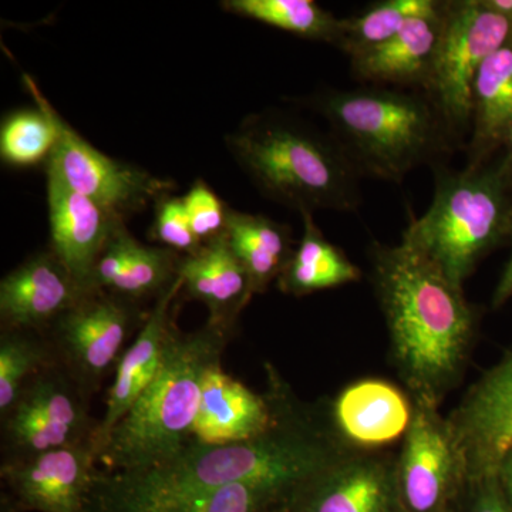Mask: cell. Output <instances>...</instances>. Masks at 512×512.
Masks as SVG:
<instances>
[{
	"instance_id": "cell-1",
	"label": "cell",
	"mask_w": 512,
	"mask_h": 512,
	"mask_svg": "<svg viewBox=\"0 0 512 512\" xmlns=\"http://www.w3.org/2000/svg\"><path fill=\"white\" fill-rule=\"evenodd\" d=\"M266 376L275 419L261 436L225 446L190 443L180 456L154 470H101L100 483L131 497L195 493L234 484L295 493L352 448L338 439L323 407L303 406L274 366L266 365Z\"/></svg>"
},
{
	"instance_id": "cell-2",
	"label": "cell",
	"mask_w": 512,
	"mask_h": 512,
	"mask_svg": "<svg viewBox=\"0 0 512 512\" xmlns=\"http://www.w3.org/2000/svg\"><path fill=\"white\" fill-rule=\"evenodd\" d=\"M369 262L393 365L412 400L440 406L463 379L480 313L464 289L403 241L373 242Z\"/></svg>"
},
{
	"instance_id": "cell-3",
	"label": "cell",
	"mask_w": 512,
	"mask_h": 512,
	"mask_svg": "<svg viewBox=\"0 0 512 512\" xmlns=\"http://www.w3.org/2000/svg\"><path fill=\"white\" fill-rule=\"evenodd\" d=\"M235 329L205 323L194 332L171 329L163 363L150 386L111 431L99 456L107 473H144L173 461L192 443L208 370L222 362Z\"/></svg>"
},
{
	"instance_id": "cell-4",
	"label": "cell",
	"mask_w": 512,
	"mask_h": 512,
	"mask_svg": "<svg viewBox=\"0 0 512 512\" xmlns=\"http://www.w3.org/2000/svg\"><path fill=\"white\" fill-rule=\"evenodd\" d=\"M225 146L256 190L299 214L352 212L362 202V177L333 137L286 114H251Z\"/></svg>"
},
{
	"instance_id": "cell-5",
	"label": "cell",
	"mask_w": 512,
	"mask_h": 512,
	"mask_svg": "<svg viewBox=\"0 0 512 512\" xmlns=\"http://www.w3.org/2000/svg\"><path fill=\"white\" fill-rule=\"evenodd\" d=\"M309 100L360 177L400 183L453 150L454 138L424 93L372 86L325 90Z\"/></svg>"
},
{
	"instance_id": "cell-6",
	"label": "cell",
	"mask_w": 512,
	"mask_h": 512,
	"mask_svg": "<svg viewBox=\"0 0 512 512\" xmlns=\"http://www.w3.org/2000/svg\"><path fill=\"white\" fill-rule=\"evenodd\" d=\"M511 232L512 188L497 161L463 171L437 165L433 202L410 222L403 242L464 289L477 265Z\"/></svg>"
},
{
	"instance_id": "cell-7",
	"label": "cell",
	"mask_w": 512,
	"mask_h": 512,
	"mask_svg": "<svg viewBox=\"0 0 512 512\" xmlns=\"http://www.w3.org/2000/svg\"><path fill=\"white\" fill-rule=\"evenodd\" d=\"M511 39V20L485 0L444 2L443 35L423 93L454 140L471 130V92L481 64Z\"/></svg>"
},
{
	"instance_id": "cell-8",
	"label": "cell",
	"mask_w": 512,
	"mask_h": 512,
	"mask_svg": "<svg viewBox=\"0 0 512 512\" xmlns=\"http://www.w3.org/2000/svg\"><path fill=\"white\" fill-rule=\"evenodd\" d=\"M148 313L143 305L106 291L87 292L43 335L57 363L87 399L114 373L128 340L136 338Z\"/></svg>"
},
{
	"instance_id": "cell-9",
	"label": "cell",
	"mask_w": 512,
	"mask_h": 512,
	"mask_svg": "<svg viewBox=\"0 0 512 512\" xmlns=\"http://www.w3.org/2000/svg\"><path fill=\"white\" fill-rule=\"evenodd\" d=\"M23 84L55 123L57 143L46 168L56 171L73 190L124 221L175 190L174 181L101 153L57 113L29 74H23Z\"/></svg>"
},
{
	"instance_id": "cell-10",
	"label": "cell",
	"mask_w": 512,
	"mask_h": 512,
	"mask_svg": "<svg viewBox=\"0 0 512 512\" xmlns=\"http://www.w3.org/2000/svg\"><path fill=\"white\" fill-rule=\"evenodd\" d=\"M2 420V463L94 441L100 420L90 399L59 363L28 384Z\"/></svg>"
},
{
	"instance_id": "cell-11",
	"label": "cell",
	"mask_w": 512,
	"mask_h": 512,
	"mask_svg": "<svg viewBox=\"0 0 512 512\" xmlns=\"http://www.w3.org/2000/svg\"><path fill=\"white\" fill-rule=\"evenodd\" d=\"M439 407L413 400L412 423L397 456V476L409 512H444L466 487V471Z\"/></svg>"
},
{
	"instance_id": "cell-12",
	"label": "cell",
	"mask_w": 512,
	"mask_h": 512,
	"mask_svg": "<svg viewBox=\"0 0 512 512\" xmlns=\"http://www.w3.org/2000/svg\"><path fill=\"white\" fill-rule=\"evenodd\" d=\"M447 421L467 483L495 476L512 448V350L467 390Z\"/></svg>"
},
{
	"instance_id": "cell-13",
	"label": "cell",
	"mask_w": 512,
	"mask_h": 512,
	"mask_svg": "<svg viewBox=\"0 0 512 512\" xmlns=\"http://www.w3.org/2000/svg\"><path fill=\"white\" fill-rule=\"evenodd\" d=\"M286 512H409L397 476V456L349 450L299 485Z\"/></svg>"
},
{
	"instance_id": "cell-14",
	"label": "cell",
	"mask_w": 512,
	"mask_h": 512,
	"mask_svg": "<svg viewBox=\"0 0 512 512\" xmlns=\"http://www.w3.org/2000/svg\"><path fill=\"white\" fill-rule=\"evenodd\" d=\"M94 441L0 466L6 494L22 512H87L97 478Z\"/></svg>"
},
{
	"instance_id": "cell-15",
	"label": "cell",
	"mask_w": 512,
	"mask_h": 512,
	"mask_svg": "<svg viewBox=\"0 0 512 512\" xmlns=\"http://www.w3.org/2000/svg\"><path fill=\"white\" fill-rule=\"evenodd\" d=\"M50 251L69 269L84 291L92 289L97 259L126 221L73 190L56 171L46 168Z\"/></svg>"
},
{
	"instance_id": "cell-16",
	"label": "cell",
	"mask_w": 512,
	"mask_h": 512,
	"mask_svg": "<svg viewBox=\"0 0 512 512\" xmlns=\"http://www.w3.org/2000/svg\"><path fill=\"white\" fill-rule=\"evenodd\" d=\"M86 293L50 249L36 252L0 282L2 329L45 333Z\"/></svg>"
},
{
	"instance_id": "cell-17",
	"label": "cell",
	"mask_w": 512,
	"mask_h": 512,
	"mask_svg": "<svg viewBox=\"0 0 512 512\" xmlns=\"http://www.w3.org/2000/svg\"><path fill=\"white\" fill-rule=\"evenodd\" d=\"M326 414L346 447L380 451L406 436L413 419V400L387 380L363 379L346 386Z\"/></svg>"
},
{
	"instance_id": "cell-18",
	"label": "cell",
	"mask_w": 512,
	"mask_h": 512,
	"mask_svg": "<svg viewBox=\"0 0 512 512\" xmlns=\"http://www.w3.org/2000/svg\"><path fill=\"white\" fill-rule=\"evenodd\" d=\"M181 295L183 281L178 276L177 281L154 303L143 328L121 355L107 396L106 413L101 417L94 437L99 456L111 431L130 412L160 370L165 345L175 325V309Z\"/></svg>"
},
{
	"instance_id": "cell-19",
	"label": "cell",
	"mask_w": 512,
	"mask_h": 512,
	"mask_svg": "<svg viewBox=\"0 0 512 512\" xmlns=\"http://www.w3.org/2000/svg\"><path fill=\"white\" fill-rule=\"evenodd\" d=\"M444 29V2L414 16L392 39L350 59L360 82L373 86L417 89L423 93L433 70Z\"/></svg>"
},
{
	"instance_id": "cell-20",
	"label": "cell",
	"mask_w": 512,
	"mask_h": 512,
	"mask_svg": "<svg viewBox=\"0 0 512 512\" xmlns=\"http://www.w3.org/2000/svg\"><path fill=\"white\" fill-rule=\"evenodd\" d=\"M275 419L274 403L266 392H252L225 372L222 362L208 370L202 383L200 409L192 443L225 446L261 436Z\"/></svg>"
},
{
	"instance_id": "cell-21",
	"label": "cell",
	"mask_w": 512,
	"mask_h": 512,
	"mask_svg": "<svg viewBox=\"0 0 512 512\" xmlns=\"http://www.w3.org/2000/svg\"><path fill=\"white\" fill-rule=\"evenodd\" d=\"M183 255L160 245L138 242L120 228L97 259L93 291H106L143 305L157 299L177 281Z\"/></svg>"
},
{
	"instance_id": "cell-22",
	"label": "cell",
	"mask_w": 512,
	"mask_h": 512,
	"mask_svg": "<svg viewBox=\"0 0 512 512\" xmlns=\"http://www.w3.org/2000/svg\"><path fill=\"white\" fill-rule=\"evenodd\" d=\"M178 276L185 298L201 302L208 309V322L237 328L239 315L254 292L247 271L224 234L205 242L195 254L183 256Z\"/></svg>"
},
{
	"instance_id": "cell-23",
	"label": "cell",
	"mask_w": 512,
	"mask_h": 512,
	"mask_svg": "<svg viewBox=\"0 0 512 512\" xmlns=\"http://www.w3.org/2000/svg\"><path fill=\"white\" fill-rule=\"evenodd\" d=\"M99 478L87 512H286L292 497V493L281 488L254 484L158 497H131L109 490Z\"/></svg>"
},
{
	"instance_id": "cell-24",
	"label": "cell",
	"mask_w": 512,
	"mask_h": 512,
	"mask_svg": "<svg viewBox=\"0 0 512 512\" xmlns=\"http://www.w3.org/2000/svg\"><path fill=\"white\" fill-rule=\"evenodd\" d=\"M512 126V39L488 57L471 92L468 167L491 163Z\"/></svg>"
},
{
	"instance_id": "cell-25",
	"label": "cell",
	"mask_w": 512,
	"mask_h": 512,
	"mask_svg": "<svg viewBox=\"0 0 512 512\" xmlns=\"http://www.w3.org/2000/svg\"><path fill=\"white\" fill-rule=\"evenodd\" d=\"M224 235L247 271L254 295L265 293L272 282H278L296 248L289 225L231 208Z\"/></svg>"
},
{
	"instance_id": "cell-26",
	"label": "cell",
	"mask_w": 512,
	"mask_h": 512,
	"mask_svg": "<svg viewBox=\"0 0 512 512\" xmlns=\"http://www.w3.org/2000/svg\"><path fill=\"white\" fill-rule=\"evenodd\" d=\"M301 217L302 239L276 282L281 292L306 296L359 281L362 278L359 266L323 235L312 212H302Z\"/></svg>"
},
{
	"instance_id": "cell-27",
	"label": "cell",
	"mask_w": 512,
	"mask_h": 512,
	"mask_svg": "<svg viewBox=\"0 0 512 512\" xmlns=\"http://www.w3.org/2000/svg\"><path fill=\"white\" fill-rule=\"evenodd\" d=\"M220 5L222 10L239 18L333 46L342 30V19L313 0H224Z\"/></svg>"
},
{
	"instance_id": "cell-28",
	"label": "cell",
	"mask_w": 512,
	"mask_h": 512,
	"mask_svg": "<svg viewBox=\"0 0 512 512\" xmlns=\"http://www.w3.org/2000/svg\"><path fill=\"white\" fill-rule=\"evenodd\" d=\"M57 363L43 333L2 329L0 333V419L6 416L37 375Z\"/></svg>"
},
{
	"instance_id": "cell-29",
	"label": "cell",
	"mask_w": 512,
	"mask_h": 512,
	"mask_svg": "<svg viewBox=\"0 0 512 512\" xmlns=\"http://www.w3.org/2000/svg\"><path fill=\"white\" fill-rule=\"evenodd\" d=\"M437 0H384L370 5L359 15L342 19L335 47L349 59L369 52L392 39L414 16L436 6Z\"/></svg>"
},
{
	"instance_id": "cell-30",
	"label": "cell",
	"mask_w": 512,
	"mask_h": 512,
	"mask_svg": "<svg viewBox=\"0 0 512 512\" xmlns=\"http://www.w3.org/2000/svg\"><path fill=\"white\" fill-rule=\"evenodd\" d=\"M9 113L0 127V158L9 167L30 168L49 163L57 143V131L45 106Z\"/></svg>"
},
{
	"instance_id": "cell-31",
	"label": "cell",
	"mask_w": 512,
	"mask_h": 512,
	"mask_svg": "<svg viewBox=\"0 0 512 512\" xmlns=\"http://www.w3.org/2000/svg\"><path fill=\"white\" fill-rule=\"evenodd\" d=\"M154 207H156V214L148 232V238L151 241L183 256L200 251L204 242H201L192 231L183 197L164 195L154 204Z\"/></svg>"
},
{
	"instance_id": "cell-32",
	"label": "cell",
	"mask_w": 512,
	"mask_h": 512,
	"mask_svg": "<svg viewBox=\"0 0 512 512\" xmlns=\"http://www.w3.org/2000/svg\"><path fill=\"white\" fill-rule=\"evenodd\" d=\"M183 201L192 231L201 242L205 244L224 234L229 208L210 185L198 178L184 195Z\"/></svg>"
},
{
	"instance_id": "cell-33",
	"label": "cell",
	"mask_w": 512,
	"mask_h": 512,
	"mask_svg": "<svg viewBox=\"0 0 512 512\" xmlns=\"http://www.w3.org/2000/svg\"><path fill=\"white\" fill-rule=\"evenodd\" d=\"M456 505L458 512H512L497 476L468 481Z\"/></svg>"
},
{
	"instance_id": "cell-34",
	"label": "cell",
	"mask_w": 512,
	"mask_h": 512,
	"mask_svg": "<svg viewBox=\"0 0 512 512\" xmlns=\"http://www.w3.org/2000/svg\"><path fill=\"white\" fill-rule=\"evenodd\" d=\"M511 256L508 259L507 265H505L503 274L498 279V284L495 286L493 299H491V305L494 309H500L505 303L510 301L512 298V232H511Z\"/></svg>"
},
{
	"instance_id": "cell-35",
	"label": "cell",
	"mask_w": 512,
	"mask_h": 512,
	"mask_svg": "<svg viewBox=\"0 0 512 512\" xmlns=\"http://www.w3.org/2000/svg\"><path fill=\"white\" fill-rule=\"evenodd\" d=\"M501 156L498 157L497 164L503 173L505 180L512 188V126L504 138L503 147L500 150Z\"/></svg>"
},
{
	"instance_id": "cell-36",
	"label": "cell",
	"mask_w": 512,
	"mask_h": 512,
	"mask_svg": "<svg viewBox=\"0 0 512 512\" xmlns=\"http://www.w3.org/2000/svg\"><path fill=\"white\" fill-rule=\"evenodd\" d=\"M498 481H500L501 488H503L505 497L512 505V448L505 454L501 460L500 467H498L497 474Z\"/></svg>"
},
{
	"instance_id": "cell-37",
	"label": "cell",
	"mask_w": 512,
	"mask_h": 512,
	"mask_svg": "<svg viewBox=\"0 0 512 512\" xmlns=\"http://www.w3.org/2000/svg\"><path fill=\"white\" fill-rule=\"evenodd\" d=\"M487 5L512 22V0H485Z\"/></svg>"
},
{
	"instance_id": "cell-38",
	"label": "cell",
	"mask_w": 512,
	"mask_h": 512,
	"mask_svg": "<svg viewBox=\"0 0 512 512\" xmlns=\"http://www.w3.org/2000/svg\"><path fill=\"white\" fill-rule=\"evenodd\" d=\"M0 512H22L13 503L12 498L8 494L3 493L0 497Z\"/></svg>"
},
{
	"instance_id": "cell-39",
	"label": "cell",
	"mask_w": 512,
	"mask_h": 512,
	"mask_svg": "<svg viewBox=\"0 0 512 512\" xmlns=\"http://www.w3.org/2000/svg\"><path fill=\"white\" fill-rule=\"evenodd\" d=\"M444 512H458V508L456 504L450 505V507L447 508Z\"/></svg>"
}]
</instances>
